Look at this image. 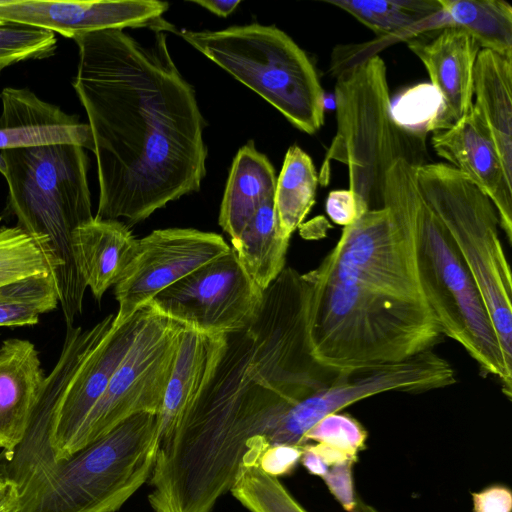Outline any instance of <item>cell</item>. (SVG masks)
<instances>
[{
    "label": "cell",
    "instance_id": "6da1fadb",
    "mask_svg": "<svg viewBox=\"0 0 512 512\" xmlns=\"http://www.w3.org/2000/svg\"><path fill=\"white\" fill-rule=\"evenodd\" d=\"M144 45L121 29L75 36L72 86L90 127L97 163L96 218L136 224L206 175L204 118L175 65L165 32Z\"/></svg>",
    "mask_w": 512,
    "mask_h": 512
},
{
    "label": "cell",
    "instance_id": "7a4b0ae2",
    "mask_svg": "<svg viewBox=\"0 0 512 512\" xmlns=\"http://www.w3.org/2000/svg\"><path fill=\"white\" fill-rule=\"evenodd\" d=\"M303 276L310 289L312 354L332 371L400 363L433 350L445 337L423 302L380 294L316 269Z\"/></svg>",
    "mask_w": 512,
    "mask_h": 512
},
{
    "label": "cell",
    "instance_id": "3957f363",
    "mask_svg": "<svg viewBox=\"0 0 512 512\" xmlns=\"http://www.w3.org/2000/svg\"><path fill=\"white\" fill-rule=\"evenodd\" d=\"M414 169L405 160L390 167L383 203L394 206L409 227L425 304L444 336L459 343L482 374L498 378L511 399L512 371L505 364L481 294L444 226L421 196Z\"/></svg>",
    "mask_w": 512,
    "mask_h": 512
},
{
    "label": "cell",
    "instance_id": "277c9868",
    "mask_svg": "<svg viewBox=\"0 0 512 512\" xmlns=\"http://www.w3.org/2000/svg\"><path fill=\"white\" fill-rule=\"evenodd\" d=\"M75 144L1 150L7 166V210L51 266L66 326L81 315L87 288L72 254V234L92 220L89 157Z\"/></svg>",
    "mask_w": 512,
    "mask_h": 512
},
{
    "label": "cell",
    "instance_id": "5b68a950",
    "mask_svg": "<svg viewBox=\"0 0 512 512\" xmlns=\"http://www.w3.org/2000/svg\"><path fill=\"white\" fill-rule=\"evenodd\" d=\"M335 100L337 131L319 181L327 182L330 161L336 160L347 165L349 190L362 212L382 208L386 173L396 161L428 163L425 135L394 121L386 65L376 54L338 72Z\"/></svg>",
    "mask_w": 512,
    "mask_h": 512
},
{
    "label": "cell",
    "instance_id": "8992f818",
    "mask_svg": "<svg viewBox=\"0 0 512 512\" xmlns=\"http://www.w3.org/2000/svg\"><path fill=\"white\" fill-rule=\"evenodd\" d=\"M158 446L156 414L133 415L68 459L30 473L14 512H115L148 481Z\"/></svg>",
    "mask_w": 512,
    "mask_h": 512
},
{
    "label": "cell",
    "instance_id": "52a82bcc",
    "mask_svg": "<svg viewBox=\"0 0 512 512\" xmlns=\"http://www.w3.org/2000/svg\"><path fill=\"white\" fill-rule=\"evenodd\" d=\"M149 309V304L143 306L120 325L114 323L115 315L109 314L89 329L66 326L59 359L45 378L29 427L14 452L26 453L47 440L51 456L35 469L70 457L83 424L129 351Z\"/></svg>",
    "mask_w": 512,
    "mask_h": 512
},
{
    "label": "cell",
    "instance_id": "ba28073f",
    "mask_svg": "<svg viewBox=\"0 0 512 512\" xmlns=\"http://www.w3.org/2000/svg\"><path fill=\"white\" fill-rule=\"evenodd\" d=\"M417 187L471 273L512 371V273L491 200L448 163L415 166Z\"/></svg>",
    "mask_w": 512,
    "mask_h": 512
},
{
    "label": "cell",
    "instance_id": "9c48e42d",
    "mask_svg": "<svg viewBox=\"0 0 512 512\" xmlns=\"http://www.w3.org/2000/svg\"><path fill=\"white\" fill-rule=\"evenodd\" d=\"M180 36L274 106L299 130L324 124V92L307 54L274 25L252 23L222 30H181Z\"/></svg>",
    "mask_w": 512,
    "mask_h": 512
},
{
    "label": "cell",
    "instance_id": "30bf717a",
    "mask_svg": "<svg viewBox=\"0 0 512 512\" xmlns=\"http://www.w3.org/2000/svg\"><path fill=\"white\" fill-rule=\"evenodd\" d=\"M315 269L380 294L425 303L409 227L388 203L343 227L338 241Z\"/></svg>",
    "mask_w": 512,
    "mask_h": 512
},
{
    "label": "cell",
    "instance_id": "8fae6325",
    "mask_svg": "<svg viewBox=\"0 0 512 512\" xmlns=\"http://www.w3.org/2000/svg\"><path fill=\"white\" fill-rule=\"evenodd\" d=\"M183 329L182 324L150 305L129 351L83 424L70 456L133 415L158 413Z\"/></svg>",
    "mask_w": 512,
    "mask_h": 512
},
{
    "label": "cell",
    "instance_id": "7c38bea8",
    "mask_svg": "<svg viewBox=\"0 0 512 512\" xmlns=\"http://www.w3.org/2000/svg\"><path fill=\"white\" fill-rule=\"evenodd\" d=\"M456 383L452 365L433 350L400 363L339 372L328 386L290 407L268 437L270 445L305 446V434L323 417L386 392L423 393Z\"/></svg>",
    "mask_w": 512,
    "mask_h": 512
},
{
    "label": "cell",
    "instance_id": "4fadbf2b",
    "mask_svg": "<svg viewBox=\"0 0 512 512\" xmlns=\"http://www.w3.org/2000/svg\"><path fill=\"white\" fill-rule=\"evenodd\" d=\"M263 293L230 248L159 292L148 304L184 327L226 335L253 320Z\"/></svg>",
    "mask_w": 512,
    "mask_h": 512
},
{
    "label": "cell",
    "instance_id": "5bb4252c",
    "mask_svg": "<svg viewBox=\"0 0 512 512\" xmlns=\"http://www.w3.org/2000/svg\"><path fill=\"white\" fill-rule=\"evenodd\" d=\"M230 248L219 234L191 228L154 230L137 239L134 255L115 285L119 308L114 323L122 324L159 292Z\"/></svg>",
    "mask_w": 512,
    "mask_h": 512
},
{
    "label": "cell",
    "instance_id": "9a60e30c",
    "mask_svg": "<svg viewBox=\"0 0 512 512\" xmlns=\"http://www.w3.org/2000/svg\"><path fill=\"white\" fill-rule=\"evenodd\" d=\"M168 3L157 0H0V20L43 28L68 38L108 29L174 31L163 18Z\"/></svg>",
    "mask_w": 512,
    "mask_h": 512
},
{
    "label": "cell",
    "instance_id": "2e32d148",
    "mask_svg": "<svg viewBox=\"0 0 512 512\" xmlns=\"http://www.w3.org/2000/svg\"><path fill=\"white\" fill-rule=\"evenodd\" d=\"M438 156L466 175L493 203L500 228L512 243V180L508 178L490 134L475 109L448 129L433 132Z\"/></svg>",
    "mask_w": 512,
    "mask_h": 512
},
{
    "label": "cell",
    "instance_id": "e0dca14e",
    "mask_svg": "<svg viewBox=\"0 0 512 512\" xmlns=\"http://www.w3.org/2000/svg\"><path fill=\"white\" fill-rule=\"evenodd\" d=\"M429 41L410 40L409 49L424 64L431 84L441 96V107L430 132L445 130L469 113L473 106L477 42L455 27L439 29Z\"/></svg>",
    "mask_w": 512,
    "mask_h": 512
},
{
    "label": "cell",
    "instance_id": "ac0fdd59",
    "mask_svg": "<svg viewBox=\"0 0 512 512\" xmlns=\"http://www.w3.org/2000/svg\"><path fill=\"white\" fill-rule=\"evenodd\" d=\"M0 100V150L75 144L93 152L88 124L40 99L28 88L5 87Z\"/></svg>",
    "mask_w": 512,
    "mask_h": 512
},
{
    "label": "cell",
    "instance_id": "d6986e66",
    "mask_svg": "<svg viewBox=\"0 0 512 512\" xmlns=\"http://www.w3.org/2000/svg\"><path fill=\"white\" fill-rule=\"evenodd\" d=\"M45 374L39 352L26 339L0 345V449L7 457L21 443L40 398Z\"/></svg>",
    "mask_w": 512,
    "mask_h": 512
},
{
    "label": "cell",
    "instance_id": "ffe728a7",
    "mask_svg": "<svg viewBox=\"0 0 512 512\" xmlns=\"http://www.w3.org/2000/svg\"><path fill=\"white\" fill-rule=\"evenodd\" d=\"M225 348V334H207L184 327L174 367L156 414L159 442L172 432L203 392Z\"/></svg>",
    "mask_w": 512,
    "mask_h": 512
},
{
    "label": "cell",
    "instance_id": "44dd1931",
    "mask_svg": "<svg viewBox=\"0 0 512 512\" xmlns=\"http://www.w3.org/2000/svg\"><path fill=\"white\" fill-rule=\"evenodd\" d=\"M136 244L128 226L118 220L94 217L75 229L71 239L73 259L97 301L121 279Z\"/></svg>",
    "mask_w": 512,
    "mask_h": 512
},
{
    "label": "cell",
    "instance_id": "7402d4cb",
    "mask_svg": "<svg viewBox=\"0 0 512 512\" xmlns=\"http://www.w3.org/2000/svg\"><path fill=\"white\" fill-rule=\"evenodd\" d=\"M473 108L512 180V58L481 49L474 67Z\"/></svg>",
    "mask_w": 512,
    "mask_h": 512
},
{
    "label": "cell",
    "instance_id": "603a6c76",
    "mask_svg": "<svg viewBox=\"0 0 512 512\" xmlns=\"http://www.w3.org/2000/svg\"><path fill=\"white\" fill-rule=\"evenodd\" d=\"M275 170L269 159L249 141L237 152L226 183L219 225L236 239L260 205L275 195Z\"/></svg>",
    "mask_w": 512,
    "mask_h": 512
},
{
    "label": "cell",
    "instance_id": "cb8c5ba5",
    "mask_svg": "<svg viewBox=\"0 0 512 512\" xmlns=\"http://www.w3.org/2000/svg\"><path fill=\"white\" fill-rule=\"evenodd\" d=\"M274 196L260 205L239 236L231 240L240 264L263 291L285 268L290 240L280 228Z\"/></svg>",
    "mask_w": 512,
    "mask_h": 512
},
{
    "label": "cell",
    "instance_id": "d4e9b609",
    "mask_svg": "<svg viewBox=\"0 0 512 512\" xmlns=\"http://www.w3.org/2000/svg\"><path fill=\"white\" fill-rule=\"evenodd\" d=\"M380 37L402 38L446 27L439 0H327Z\"/></svg>",
    "mask_w": 512,
    "mask_h": 512
},
{
    "label": "cell",
    "instance_id": "484cf974",
    "mask_svg": "<svg viewBox=\"0 0 512 512\" xmlns=\"http://www.w3.org/2000/svg\"><path fill=\"white\" fill-rule=\"evenodd\" d=\"M447 27L469 34L480 49L512 58V7L500 0H439Z\"/></svg>",
    "mask_w": 512,
    "mask_h": 512
},
{
    "label": "cell",
    "instance_id": "4316f807",
    "mask_svg": "<svg viewBox=\"0 0 512 512\" xmlns=\"http://www.w3.org/2000/svg\"><path fill=\"white\" fill-rule=\"evenodd\" d=\"M318 174L311 157L297 145L286 152L276 181L275 208L280 228L291 237L315 203Z\"/></svg>",
    "mask_w": 512,
    "mask_h": 512
},
{
    "label": "cell",
    "instance_id": "83f0119b",
    "mask_svg": "<svg viewBox=\"0 0 512 512\" xmlns=\"http://www.w3.org/2000/svg\"><path fill=\"white\" fill-rule=\"evenodd\" d=\"M59 293L52 272L31 275L0 286V327L32 326L57 308Z\"/></svg>",
    "mask_w": 512,
    "mask_h": 512
},
{
    "label": "cell",
    "instance_id": "f1b7e54d",
    "mask_svg": "<svg viewBox=\"0 0 512 512\" xmlns=\"http://www.w3.org/2000/svg\"><path fill=\"white\" fill-rule=\"evenodd\" d=\"M259 459L243 461L231 494L250 512H308L278 477L265 473Z\"/></svg>",
    "mask_w": 512,
    "mask_h": 512
},
{
    "label": "cell",
    "instance_id": "f546056e",
    "mask_svg": "<svg viewBox=\"0 0 512 512\" xmlns=\"http://www.w3.org/2000/svg\"><path fill=\"white\" fill-rule=\"evenodd\" d=\"M47 272H52L49 261L28 233L18 226L0 227V286Z\"/></svg>",
    "mask_w": 512,
    "mask_h": 512
},
{
    "label": "cell",
    "instance_id": "4dcf8cb0",
    "mask_svg": "<svg viewBox=\"0 0 512 512\" xmlns=\"http://www.w3.org/2000/svg\"><path fill=\"white\" fill-rule=\"evenodd\" d=\"M56 49V35L50 30L10 22L0 25V72L22 61L49 58Z\"/></svg>",
    "mask_w": 512,
    "mask_h": 512
},
{
    "label": "cell",
    "instance_id": "1f68e13d",
    "mask_svg": "<svg viewBox=\"0 0 512 512\" xmlns=\"http://www.w3.org/2000/svg\"><path fill=\"white\" fill-rule=\"evenodd\" d=\"M441 96L431 83H420L401 93L391 104L394 121L402 128L426 135L436 120Z\"/></svg>",
    "mask_w": 512,
    "mask_h": 512
},
{
    "label": "cell",
    "instance_id": "d6a6232c",
    "mask_svg": "<svg viewBox=\"0 0 512 512\" xmlns=\"http://www.w3.org/2000/svg\"><path fill=\"white\" fill-rule=\"evenodd\" d=\"M367 431L354 417L346 413H331L319 420L305 434V441H315L339 449L358 458L365 448Z\"/></svg>",
    "mask_w": 512,
    "mask_h": 512
},
{
    "label": "cell",
    "instance_id": "836d02e7",
    "mask_svg": "<svg viewBox=\"0 0 512 512\" xmlns=\"http://www.w3.org/2000/svg\"><path fill=\"white\" fill-rule=\"evenodd\" d=\"M354 463L349 460L334 464L322 477L331 494L347 512H354L358 508L352 474Z\"/></svg>",
    "mask_w": 512,
    "mask_h": 512
},
{
    "label": "cell",
    "instance_id": "e575fe53",
    "mask_svg": "<svg viewBox=\"0 0 512 512\" xmlns=\"http://www.w3.org/2000/svg\"><path fill=\"white\" fill-rule=\"evenodd\" d=\"M303 447L286 444L269 445L260 455L258 464L271 476L286 475L300 462Z\"/></svg>",
    "mask_w": 512,
    "mask_h": 512
},
{
    "label": "cell",
    "instance_id": "d590c367",
    "mask_svg": "<svg viewBox=\"0 0 512 512\" xmlns=\"http://www.w3.org/2000/svg\"><path fill=\"white\" fill-rule=\"evenodd\" d=\"M325 210L334 223L343 227L351 225L363 214L354 193L349 189L330 191Z\"/></svg>",
    "mask_w": 512,
    "mask_h": 512
},
{
    "label": "cell",
    "instance_id": "8d00e7d4",
    "mask_svg": "<svg viewBox=\"0 0 512 512\" xmlns=\"http://www.w3.org/2000/svg\"><path fill=\"white\" fill-rule=\"evenodd\" d=\"M472 512H511L512 492L504 485L495 484L473 492Z\"/></svg>",
    "mask_w": 512,
    "mask_h": 512
},
{
    "label": "cell",
    "instance_id": "74e56055",
    "mask_svg": "<svg viewBox=\"0 0 512 512\" xmlns=\"http://www.w3.org/2000/svg\"><path fill=\"white\" fill-rule=\"evenodd\" d=\"M191 2L204 7L205 9L220 17H227L228 15H230L240 3L239 0H195Z\"/></svg>",
    "mask_w": 512,
    "mask_h": 512
},
{
    "label": "cell",
    "instance_id": "f35d334b",
    "mask_svg": "<svg viewBox=\"0 0 512 512\" xmlns=\"http://www.w3.org/2000/svg\"><path fill=\"white\" fill-rule=\"evenodd\" d=\"M19 500L17 485L9 481L0 488V512H14Z\"/></svg>",
    "mask_w": 512,
    "mask_h": 512
},
{
    "label": "cell",
    "instance_id": "ab89813d",
    "mask_svg": "<svg viewBox=\"0 0 512 512\" xmlns=\"http://www.w3.org/2000/svg\"><path fill=\"white\" fill-rule=\"evenodd\" d=\"M0 173L5 177L7 174V166L0 150Z\"/></svg>",
    "mask_w": 512,
    "mask_h": 512
},
{
    "label": "cell",
    "instance_id": "60d3db41",
    "mask_svg": "<svg viewBox=\"0 0 512 512\" xmlns=\"http://www.w3.org/2000/svg\"><path fill=\"white\" fill-rule=\"evenodd\" d=\"M8 482H9V480L6 478V476L3 472L2 465L0 463V488L3 487L4 485H6Z\"/></svg>",
    "mask_w": 512,
    "mask_h": 512
},
{
    "label": "cell",
    "instance_id": "b9f144b4",
    "mask_svg": "<svg viewBox=\"0 0 512 512\" xmlns=\"http://www.w3.org/2000/svg\"><path fill=\"white\" fill-rule=\"evenodd\" d=\"M3 23H5V21H3V20H0V25H1V24H3Z\"/></svg>",
    "mask_w": 512,
    "mask_h": 512
},
{
    "label": "cell",
    "instance_id": "7bdbcfd3",
    "mask_svg": "<svg viewBox=\"0 0 512 512\" xmlns=\"http://www.w3.org/2000/svg\"><path fill=\"white\" fill-rule=\"evenodd\" d=\"M371 512H375V511H371Z\"/></svg>",
    "mask_w": 512,
    "mask_h": 512
}]
</instances>
